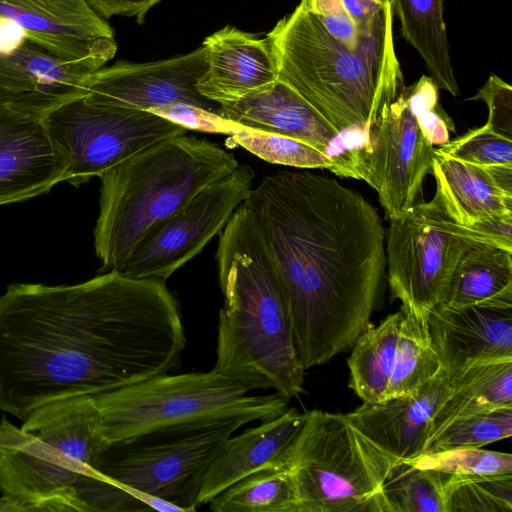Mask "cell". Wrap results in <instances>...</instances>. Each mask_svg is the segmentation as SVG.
Listing matches in <instances>:
<instances>
[{"label": "cell", "instance_id": "8fae6325", "mask_svg": "<svg viewBox=\"0 0 512 512\" xmlns=\"http://www.w3.org/2000/svg\"><path fill=\"white\" fill-rule=\"evenodd\" d=\"M389 220L385 255L391 296L401 308L428 315L441 303L460 257L483 241L452 217L437 189L430 201L416 202Z\"/></svg>", "mask_w": 512, "mask_h": 512}, {"label": "cell", "instance_id": "b9f144b4", "mask_svg": "<svg viewBox=\"0 0 512 512\" xmlns=\"http://www.w3.org/2000/svg\"><path fill=\"white\" fill-rule=\"evenodd\" d=\"M0 512H20V509L12 501L1 497Z\"/></svg>", "mask_w": 512, "mask_h": 512}, {"label": "cell", "instance_id": "7bdbcfd3", "mask_svg": "<svg viewBox=\"0 0 512 512\" xmlns=\"http://www.w3.org/2000/svg\"><path fill=\"white\" fill-rule=\"evenodd\" d=\"M5 94L0 91V97L4 96Z\"/></svg>", "mask_w": 512, "mask_h": 512}, {"label": "cell", "instance_id": "e575fe53", "mask_svg": "<svg viewBox=\"0 0 512 512\" xmlns=\"http://www.w3.org/2000/svg\"><path fill=\"white\" fill-rule=\"evenodd\" d=\"M436 149L480 167L512 166V139L494 132L487 125L470 129Z\"/></svg>", "mask_w": 512, "mask_h": 512}, {"label": "cell", "instance_id": "5bb4252c", "mask_svg": "<svg viewBox=\"0 0 512 512\" xmlns=\"http://www.w3.org/2000/svg\"><path fill=\"white\" fill-rule=\"evenodd\" d=\"M206 66L203 45L157 61H118L87 78L83 98L96 105L144 111L188 104L219 114L220 105L203 97L197 89Z\"/></svg>", "mask_w": 512, "mask_h": 512}, {"label": "cell", "instance_id": "f546056e", "mask_svg": "<svg viewBox=\"0 0 512 512\" xmlns=\"http://www.w3.org/2000/svg\"><path fill=\"white\" fill-rule=\"evenodd\" d=\"M448 474L401 464L384 487L387 512H447Z\"/></svg>", "mask_w": 512, "mask_h": 512}, {"label": "cell", "instance_id": "30bf717a", "mask_svg": "<svg viewBox=\"0 0 512 512\" xmlns=\"http://www.w3.org/2000/svg\"><path fill=\"white\" fill-rule=\"evenodd\" d=\"M405 87L361 127L358 140L338 137L336 143L343 148L329 150V170L368 183L389 219L402 216L417 202L434 157L433 145L408 106Z\"/></svg>", "mask_w": 512, "mask_h": 512}, {"label": "cell", "instance_id": "cb8c5ba5", "mask_svg": "<svg viewBox=\"0 0 512 512\" xmlns=\"http://www.w3.org/2000/svg\"><path fill=\"white\" fill-rule=\"evenodd\" d=\"M440 305L512 308V250L472 245L457 262Z\"/></svg>", "mask_w": 512, "mask_h": 512}, {"label": "cell", "instance_id": "836d02e7", "mask_svg": "<svg viewBox=\"0 0 512 512\" xmlns=\"http://www.w3.org/2000/svg\"><path fill=\"white\" fill-rule=\"evenodd\" d=\"M402 462L415 468L432 469L457 478L512 474L511 454L481 448L427 452Z\"/></svg>", "mask_w": 512, "mask_h": 512}, {"label": "cell", "instance_id": "ffe728a7", "mask_svg": "<svg viewBox=\"0 0 512 512\" xmlns=\"http://www.w3.org/2000/svg\"><path fill=\"white\" fill-rule=\"evenodd\" d=\"M206 70L197 83L199 93L219 105L262 91L278 79V70L267 37L232 26L207 36Z\"/></svg>", "mask_w": 512, "mask_h": 512}, {"label": "cell", "instance_id": "44dd1931", "mask_svg": "<svg viewBox=\"0 0 512 512\" xmlns=\"http://www.w3.org/2000/svg\"><path fill=\"white\" fill-rule=\"evenodd\" d=\"M304 419L305 413L288 408L276 418L231 436L202 477L197 498L199 507L254 472L278 468Z\"/></svg>", "mask_w": 512, "mask_h": 512}, {"label": "cell", "instance_id": "3957f363", "mask_svg": "<svg viewBox=\"0 0 512 512\" xmlns=\"http://www.w3.org/2000/svg\"><path fill=\"white\" fill-rule=\"evenodd\" d=\"M224 297L214 369L290 399L304 392V368L279 276L259 222L244 201L216 251Z\"/></svg>", "mask_w": 512, "mask_h": 512}, {"label": "cell", "instance_id": "7a4b0ae2", "mask_svg": "<svg viewBox=\"0 0 512 512\" xmlns=\"http://www.w3.org/2000/svg\"><path fill=\"white\" fill-rule=\"evenodd\" d=\"M245 202L273 258L304 370L351 349L371 323L386 265L377 210L310 172L268 175Z\"/></svg>", "mask_w": 512, "mask_h": 512}, {"label": "cell", "instance_id": "ab89813d", "mask_svg": "<svg viewBox=\"0 0 512 512\" xmlns=\"http://www.w3.org/2000/svg\"><path fill=\"white\" fill-rule=\"evenodd\" d=\"M163 0H86L103 19L113 16L134 17L142 25L149 10Z\"/></svg>", "mask_w": 512, "mask_h": 512}, {"label": "cell", "instance_id": "e0dca14e", "mask_svg": "<svg viewBox=\"0 0 512 512\" xmlns=\"http://www.w3.org/2000/svg\"><path fill=\"white\" fill-rule=\"evenodd\" d=\"M65 182L43 117L0 97V206L48 193Z\"/></svg>", "mask_w": 512, "mask_h": 512}, {"label": "cell", "instance_id": "7402d4cb", "mask_svg": "<svg viewBox=\"0 0 512 512\" xmlns=\"http://www.w3.org/2000/svg\"><path fill=\"white\" fill-rule=\"evenodd\" d=\"M219 115L233 125L291 137L325 153L340 133L280 79L262 91L220 105Z\"/></svg>", "mask_w": 512, "mask_h": 512}, {"label": "cell", "instance_id": "4316f807", "mask_svg": "<svg viewBox=\"0 0 512 512\" xmlns=\"http://www.w3.org/2000/svg\"><path fill=\"white\" fill-rule=\"evenodd\" d=\"M401 316L400 309L377 326L370 323L352 346L348 386L363 403L384 401L394 366Z\"/></svg>", "mask_w": 512, "mask_h": 512}, {"label": "cell", "instance_id": "ba28073f", "mask_svg": "<svg viewBox=\"0 0 512 512\" xmlns=\"http://www.w3.org/2000/svg\"><path fill=\"white\" fill-rule=\"evenodd\" d=\"M400 464L346 414L312 410L278 468L291 477L296 512H387L384 487Z\"/></svg>", "mask_w": 512, "mask_h": 512}, {"label": "cell", "instance_id": "83f0119b", "mask_svg": "<svg viewBox=\"0 0 512 512\" xmlns=\"http://www.w3.org/2000/svg\"><path fill=\"white\" fill-rule=\"evenodd\" d=\"M394 366L385 398L415 392L443 369L430 336L427 316L401 308Z\"/></svg>", "mask_w": 512, "mask_h": 512}, {"label": "cell", "instance_id": "4fadbf2b", "mask_svg": "<svg viewBox=\"0 0 512 512\" xmlns=\"http://www.w3.org/2000/svg\"><path fill=\"white\" fill-rule=\"evenodd\" d=\"M254 178L253 169L242 164L199 191L157 224L115 271L130 278L166 282L222 231L248 197Z\"/></svg>", "mask_w": 512, "mask_h": 512}, {"label": "cell", "instance_id": "9a60e30c", "mask_svg": "<svg viewBox=\"0 0 512 512\" xmlns=\"http://www.w3.org/2000/svg\"><path fill=\"white\" fill-rule=\"evenodd\" d=\"M0 21L54 55L97 69L117 52L113 29L86 0H0Z\"/></svg>", "mask_w": 512, "mask_h": 512}, {"label": "cell", "instance_id": "603a6c76", "mask_svg": "<svg viewBox=\"0 0 512 512\" xmlns=\"http://www.w3.org/2000/svg\"><path fill=\"white\" fill-rule=\"evenodd\" d=\"M452 217L462 225L512 214V196L496 184L489 169L455 159L434 149L432 170Z\"/></svg>", "mask_w": 512, "mask_h": 512}, {"label": "cell", "instance_id": "8992f818", "mask_svg": "<svg viewBox=\"0 0 512 512\" xmlns=\"http://www.w3.org/2000/svg\"><path fill=\"white\" fill-rule=\"evenodd\" d=\"M92 396L52 402L13 425L0 421V493L20 511H78L75 489L104 446Z\"/></svg>", "mask_w": 512, "mask_h": 512}, {"label": "cell", "instance_id": "2e32d148", "mask_svg": "<svg viewBox=\"0 0 512 512\" xmlns=\"http://www.w3.org/2000/svg\"><path fill=\"white\" fill-rule=\"evenodd\" d=\"M98 69L61 58L29 41L16 26L0 21V91L44 117L84 95L87 78Z\"/></svg>", "mask_w": 512, "mask_h": 512}, {"label": "cell", "instance_id": "7c38bea8", "mask_svg": "<svg viewBox=\"0 0 512 512\" xmlns=\"http://www.w3.org/2000/svg\"><path fill=\"white\" fill-rule=\"evenodd\" d=\"M65 182L80 186L163 140L187 129L150 111L96 105L83 96L43 117Z\"/></svg>", "mask_w": 512, "mask_h": 512}, {"label": "cell", "instance_id": "5b68a950", "mask_svg": "<svg viewBox=\"0 0 512 512\" xmlns=\"http://www.w3.org/2000/svg\"><path fill=\"white\" fill-rule=\"evenodd\" d=\"M238 166L234 155L218 144L182 134L138 152L100 176L94 229L100 271L115 270L157 224Z\"/></svg>", "mask_w": 512, "mask_h": 512}, {"label": "cell", "instance_id": "d4e9b609", "mask_svg": "<svg viewBox=\"0 0 512 512\" xmlns=\"http://www.w3.org/2000/svg\"><path fill=\"white\" fill-rule=\"evenodd\" d=\"M449 384V391L434 416L428 446L456 419L512 407V360L475 364L449 378Z\"/></svg>", "mask_w": 512, "mask_h": 512}, {"label": "cell", "instance_id": "4dcf8cb0", "mask_svg": "<svg viewBox=\"0 0 512 512\" xmlns=\"http://www.w3.org/2000/svg\"><path fill=\"white\" fill-rule=\"evenodd\" d=\"M229 141L272 164L328 170L332 166V159L328 153L280 134L236 126Z\"/></svg>", "mask_w": 512, "mask_h": 512}, {"label": "cell", "instance_id": "60d3db41", "mask_svg": "<svg viewBox=\"0 0 512 512\" xmlns=\"http://www.w3.org/2000/svg\"><path fill=\"white\" fill-rule=\"evenodd\" d=\"M469 227L483 242L512 250V214L488 218Z\"/></svg>", "mask_w": 512, "mask_h": 512}, {"label": "cell", "instance_id": "d6986e66", "mask_svg": "<svg viewBox=\"0 0 512 512\" xmlns=\"http://www.w3.org/2000/svg\"><path fill=\"white\" fill-rule=\"evenodd\" d=\"M444 370L415 392L363 403L347 413L351 423L371 442L401 461L422 455L428 444L438 407L449 391Z\"/></svg>", "mask_w": 512, "mask_h": 512}, {"label": "cell", "instance_id": "f1b7e54d", "mask_svg": "<svg viewBox=\"0 0 512 512\" xmlns=\"http://www.w3.org/2000/svg\"><path fill=\"white\" fill-rule=\"evenodd\" d=\"M208 504L213 512H296L293 482L280 468L254 472L221 491Z\"/></svg>", "mask_w": 512, "mask_h": 512}, {"label": "cell", "instance_id": "d6a6232c", "mask_svg": "<svg viewBox=\"0 0 512 512\" xmlns=\"http://www.w3.org/2000/svg\"><path fill=\"white\" fill-rule=\"evenodd\" d=\"M447 512H511L512 474L457 478L446 482Z\"/></svg>", "mask_w": 512, "mask_h": 512}, {"label": "cell", "instance_id": "8d00e7d4", "mask_svg": "<svg viewBox=\"0 0 512 512\" xmlns=\"http://www.w3.org/2000/svg\"><path fill=\"white\" fill-rule=\"evenodd\" d=\"M300 3L313 14L324 28L349 49H358L374 31L384 14L391 8L386 6L375 25L364 30L349 15L342 0H301Z\"/></svg>", "mask_w": 512, "mask_h": 512}, {"label": "cell", "instance_id": "277c9868", "mask_svg": "<svg viewBox=\"0 0 512 512\" xmlns=\"http://www.w3.org/2000/svg\"><path fill=\"white\" fill-rule=\"evenodd\" d=\"M390 8L355 50L333 37L301 3L266 34L284 81L339 132L363 127L405 87Z\"/></svg>", "mask_w": 512, "mask_h": 512}, {"label": "cell", "instance_id": "74e56055", "mask_svg": "<svg viewBox=\"0 0 512 512\" xmlns=\"http://www.w3.org/2000/svg\"><path fill=\"white\" fill-rule=\"evenodd\" d=\"M470 100L484 101L489 110L485 125L494 132L512 139V87L509 84L491 74Z\"/></svg>", "mask_w": 512, "mask_h": 512}, {"label": "cell", "instance_id": "ac0fdd59", "mask_svg": "<svg viewBox=\"0 0 512 512\" xmlns=\"http://www.w3.org/2000/svg\"><path fill=\"white\" fill-rule=\"evenodd\" d=\"M427 322L449 378L478 363L512 360V308L439 304L429 311Z\"/></svg>", "mask_w": 512, "mask_h": 512}, {"label": "cell", "instance_id": "d590c367", "mask_svg": "<svg viewBox=\"0 0 512 512\" xmlns=\"http://www.w3.org/2000/svg\"><path fill=\"white\" fill-rule=\"evenodd\" d=\"M404 92L425 139L433 146L447 143L450 130L455 131V127L439 107L438 87L434 81L429 76H422L416 83L405 87Z\"/></svg>", "mask_w": 512, "mask_h": 512}, {"label": "cell", "instance_id": "9c48e42d", "mask_svg": "<svg viewBox=\"0 0 512 512\" xmlns=\"http://www.w3.org/2000/svg\"><path fill=\"white\" fill-rule=\"evenodd\" d=\"M244 424L241 419L189 424L106 443L96 454L90 474L83 477L121 488L144 506V498L152 496L182 512H194L199 508L197 498L205 471Z\"/></svg>", "mask_w": 512, "mask_h": 512}, {"label": "cell", "instance_id": "1f68e13d", "mask_svg": "<svg viewBox=\"0 0 512 512\" xmlns=\"http://www.w3.org/2000/svg\"><path fill=\"white\" fill-rule=\"evenodd\" d=\"M512 435V407L482 411L456 419L427 447V452L482 448Z\"/></svg>", "mask_w": 512, "mask_h": 512}, {"label": "cell", "instance_id": "6da1fadb", "mask_svg": "<svg viewBox=\"0 0 512 512\" xmlns=\"http://www.w3.org/2000/svg\"><path fill=\"white\" fill-rule=\"evenodd\" d=\"M185 346L165 282L111 270L73 285L11 284L0 296V411L24 421L167 374Z\"/></svg>", "mask_w": 512, "mask_h": 512}, {"label": "cell", "instance_id": "484cf974", "mask_svg": "<svg viewBox=\"0 0 512 512\" xmlns=\"http://www.w3.org/2000/svg\"><path fill=\"white\" fill-rule=\"evenodd\" d=\"M404 39L419 53L430 78L452 96L460 94L451 63L443 0H389Z\"/></svg>", "mask_w": 512, "mask_h": 512}, {"label": "cell", "instance_id": "52a82bcc", "mask_svg": "<svg viewBox=\"0 0 512 512\" xmlns=\"http://www.w3.org/2000/svg\"><path fill=\"white\" fill-rule=\"evenodd\" d=\"M257 386L215 370L163 374L112 392L92 396L106 443L160 429L241 419L276 418L289 399L274 392L250 394Z\"/></svg>", "mask_w": 512, "mask_h": 512}, {"label": "cell", "instance_id": "f35d334b", "mask_svg": "<svg viewBox=\"0 0 512 512\" xmlns=\"http://www.w3.org/2000/svg\"><path fill=\"white\" fill-rule=\"evenodd\" d=\"M175 123L202 132L231 135L236 127L219 114L188 104H174L150 111Z\"/></svg>", "mask_w": 512, "mask_h": 512}]
</instances>
